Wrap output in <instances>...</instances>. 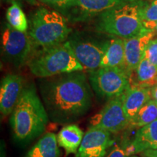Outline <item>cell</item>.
<instances>
[{"mask_svg":"<svg viewBox=\"0 0 157 157\" xmlns=\"http://www.w3.org/2000/svg\"><path fill=\"white\" fill-rule=\"evenodd\" d=\"M52 77L40 85L49 119L62 124L77 121L89 111L93 104V93L87 76L82 71Z\"/></svg>","mask_w":157,"mask_h":157,"instance_id":"1","label":"cell"},{"mask_svg":"<svg viewBox=\"0 0 157 157\" xmlns=\"http://www.w3.org/2000/svg\"><path fill=\"white\" fill-rule=\"evenodd\" d=\"M48 121V113L34 86H25L10 119L14 140L19 143L30 142L44 132Z\"/></svg>","mask_w":157,"mask_h":157,"instance_id":"2","label":"cell"},{"mask_svg":"<svg viewBox=\"0 0 157 157\" xmlns=\"http://www.w3.org/2000/svg\"><path fill=\"white\" fill-rule=\"evenodd\" d=\"M28 66L34 76L44 78L84 70L66 42L43 48L31 56Z\"/></svg>","mask_w":157,"mask_h":157,"instance_id":"3","label":"cell"},{"mask_svg":"<svg viewBox=\"0 0 157 157\" xmlns=\"http://www.w3.org/2000/svg\"><path fill=\"white\" fill-rule=\"evenodd\" d=\"M142 7L133 0L104 12L100 15L98 30L122 39L137 36L145 29L140 17Z\"/></svg>","mask_w":157,"mask_h":157,"instance_id":"4","label":"cell"},{"mask_svg":"<svg viewBox=\"0 0 157 157\" xmlns=\"http://www.w3.org/2000/svg\"><path fill=\"white\" fill-rule=\"evenodd\" d=\"M70 32L66 19L57 11L40 7L31 17L29 35L34 45L44 48L61 44Z\"/></svg>","mask_w":157,"mask_h":157,"instance_id":"5","label":"cell"},{"mask_svg":"<svg viewBox=\"0 0 157 157\" xmlns=\"http://www.w3.org/2000/svg\"><path fill=\"white\" fill-rule=\"evenodd\" d=\"M89 79L97 95L109 100L122 95L131 85L128 74L119 68H99L90 72Z\"/></svg>","mask_w":157,"mask_h":157,"instance_id":"6","label":"cell"},{"mask_svg":"<svg viewBox=\"0 0 157 157\" xmlns=\"http://www.w3.org/2000/svg\"><path fill=\"white\" fill-rule=\"evenodd\" d=\"M33 45L26 32L17 31L8 23H5L2 33V50L7 61L16 67L28 63L32 56Z\"/></svg>","mask_w":157,"mask_h":157,"instance_id":"7","label":"cell"},{"mask_svg":"<svg viewBox=\"0 0 157 157\" xmlns=\"http://www.w3.org/2000/svg\"><path fill=\"white\" fill-rule=\"evenodd\" d=\"M92 127H98L116 134L129 127V121L123 105V94L109 99L101 110L91 118Z\"/></svg>","mask_w":157,"mask_h":157,"instance_id":"8","label":"cell"},{"mask_svg":"<svg viewBox=\"0 0 157 157\" xmlns=\"http://www.w3.org/2000/svg\"><path fill=\"white\" fill-rule=\"evenodd\" d=\"M66 43L84 69L93 71L100 68L104 55V44L73 37Z\"/></svg>","mask_w":157,"mask_h":157,"instance_id":"9","label":"cell"},{"mask_svg":"<svg viewBox=\"0 0 157 157\" xmlns=\"http://www.w3.org/2000/svg\"><path fill=\"white\" fill-rule=\"evenodd\" d=\"M111 134L105 129L91 126L84 134L75 157H105L113 143Z\"/></svg>","mask_w":157,"mask_h":157,"instance_id":"10","label":"cell"},{"mask_svg":"<svg viewBox=\"0 0 157 157\" xmlns=\"http://www.w3.org/2000/svg\"><path fill=\"white\" fill-rule=\"evenodd\" d=\"M156 33L146 28L137 36L124 39V42L125 70L129 76L136 69L144 56V52L148 43L154 38Z\"/></svg>","mask_w":157,"mask_h":157,"instance_id":"11","label":"cell"},{"mask_svg":"<svg viewBox=\"0 0 157 157\" xmlns=\"http://www.w3.org/2000/svg\"><path fill=\"white\" fill-rule=\"evenodd\" d=\"M23 78L15 74L6 75L0 86V111L3 117L11 114L24 88Z\"/></svg>","mask_w":157,"mask_h":157,"instance_id":"12","label":"cell"},{"mask_svg":"<svg viewBox=\"0 0 157 157\" xmlns=\"http://www.w3.org/2000/svg\"><path fill=\"white\" fill-rule=\"evenodd\" d=\"M130 1L133 0H75L66 10H70L71 17L76 21H84Z\"/></svg>","mask_w":157,"mask_h":157,"instance_id":"13","label":"cell"},{"mask_svg":"<svg viewBox=\"0 0 157 157\" xmlns=\"http://www.w3.org/2000/svg\"><path fill=\"white\" fill-rule=\"evenodd\" d=\"M151 100H152L151 87L130 85L123 94L124 109L129 121Z\"/></svg>","mask_w":157,"mask_h":157,"instance_id":"14","label":"cell"},{"mask_svg":"<svg viewBox=\"0 0 157 157\" xmlns=\"http://www.w3.org/2000/svg\"><path fill=\"white\" fill-rule=\"evenodd\" d=\"M157 148V119L137 129L132 142L126 151L127 154H136Z\"/></svg>","mask_w":157,"mask_h":157,"instance_id":"15","label":"cell"},{"mask_svg":"<svg viewBox=\"0 0 157 157\" xmlns=\"http://www.w3.org/2000/svg\"><path fill=\"white\" fill-rule=\"evenodd\" d=\"M100 68H119L125 70L124 39L117 37L104 43V55Z\"/></svg>","mask_w":157,"mask_h":157,"instance_id":"16","label":"cell"},{"mask_svg":"<svg viewBox=\"0 0 157 157\" xmlns=\"http://www.w3.org/2000/svg\"><path fill=\"white\" fill-rule=\"evenodd\" d=\"M84 135V132L76 124L66 125L57 136L58 146L64 149L66 155L76 154Z\"/></svg>","mask_w":157,"mask_h":157,"instance_id":"17","label":"cell"},{"mask_svg":"<svg viewBox=\"0 0 157 157\" xmlns=\"http://www.w3.org/2000/svg\"><path fill=\"white\" fill-rule=\"evenodd\" d=\"M60 154L57 136L48 132L39 138L25 157H60Z\"/></svg>","mask_w":157,"mask_h":157,"instance_id":"18","label":"cell"},{"mask_svg":"<svg viewBox=\"0 0 157 157\" xmlns=\"http://www.w3.org/2000/svg\"><path fill=\"white\" fill-rule=\"evenodd\" d=\"M132 72L135 73V78L132 80V85L151 88L157 84V66L152 64L144 56L136 69Z\"/></svg>","mask_w":157,"mask_h":157,"instance_id":"19","label":"cell"},{"mask_svg":"<svg viewBox=\"0 0 157 157\" xmlns=\"http://www.w3.org/2000/svg\"><path fill=\"white\" fill-rule=\"evenodd\" d=\"M157 119L156 102L151 100L145 104L136 113V115L129 121V127L140 128Z\"/></svg>","mask_w":157,"mask_h":157,"instance_id":"20","label":"cell"},{"mask_svg":"<svg viewBox=\"0 0 157 157\" xmlns=\"http://www.w3.org/2000/svg\"><path fill=\"white\" fill-rule=\"evenodd\" d=\"M6 17L7 23L16 30L22 32H26L28 30V21L18 3H12L7 9Z\"/></svg>","mask_w":157,"mask_h":157,"instance_id":"21","label":"cell"},{"mask_svg":"<svg viewBox=\"0 0 157 157\" xmlns=\"http://www.w3.org/2000/svg\"><path fill=\"white\" fill-rule=\"evenodd\" d=\"M140 17L144 28L152 31L154 23L157 22V0H154L149 5L143 6Z\"/></svg>","mask_w":157,"mask_h":157,"instance_id":"22","label":"cell"},{"mask_svg":"<svg viewBox=\"0 0 157 157\" xmlns=\"http://www.w3.org/2000/svg\"><path fill=\"white\" fill-rule=\"evenodd\" d=\"M144 57L152 64L157 66V37L153 39L147 45Z\"/></svg>","mask_w":157,"mask_h":157,"instance_id":"23","label":"cell"},{"mask_svg":"<svg viewBox=\"0 0 157 157\" xmlns=\"http://www.w3.org/2000/svg\"><path fill=\"white\" fill-rule=\"evenodd\" d=\"M39 1L52 6L57 9L65 11L69 8L75 0H39Z\"/></svg>","mask_w":157,"mask_h":157,"instance_id":"24","label":"cell"},{"mask_svg":"<svg viewBox=\"0 0 157 157\" xmlns=\"http://www.w3.org/2000/svg\"><path fill=\"white\" fill-rule=\"evenodd\" d=\"M108 157H127V154L126 151L121 147L115 146L108 155Z\"/></svg>","mask_w":157,"mask_h":157,"instance_id":"25","label":"cell"},{"mask_svg":"<svg viewBox=\"0 0 157 157\" xmlns=\"http://www.w3.org/2000/svg\"><path fill=\"white\" fill-rule=\"evenodd\" d=\"M142 157H157V148L154 149H148L140 154Z\"/></svg>","mask_w":157,"mask_h":157,"instance_id":"26","label":"cell"},{"mask_svg":"<svg viewBox=\"0 0 157 157\" xmlns=\"http://www.w3.org/2000/svg\"><path fill=\"white\" fill-rule=\"evenodd\" d=\"M8 1L11 3L17 2L18 4L21 2H27L31 5H36L37 4L36 0H8Z\"/></svg>","mask_w":157,"mask_h":157,"instance_id":"27","label":"cell"},{"mask_svg":"<svg viewBox=\"0 0 157 157\" xmlns=\"http://www.w3.org/2000/svg\"><path fill=\"white\" fill-rule=\"evenodd\" d=\"M151 94L152 100L157 102V84L151 88Z\"/></svg>","mask_w":157,"mask_h":157,"instance_id":"28","label":"cell"},{"mask_svg":"<svg viewBox=\"0 0 157 157\" xmlns=\"http://www.w3.org/2000/svg\"><path fill=\"white\" fill-rule=\"evenodd\" d=\"M152 31H154L156 34H157V22L154 23V26H153L152 28Z\"/></svg>","mask_w":157,"mask_h":157,"instance_id":"29","label":"cell"},{"mask_svg":"<svg viewBox=\"0 0 157 157\" xmlns=\"http://www.w3.org/2000/svg\"><path fill=\"white\" fill-rule=\"evenodd\" d=\"M156 105H157V102H156Z\"/></svg>","mask_w":157,"mask_h":157,"instance_id":"30","label":"cell"}]
</instances>
